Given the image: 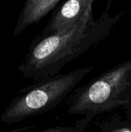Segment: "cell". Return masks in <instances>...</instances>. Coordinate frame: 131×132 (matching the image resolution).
<instances>
[{
  "mask_svg": "<svg viewBox=\"0 0 131 132\" xmlns=\"http://www.w3.org/2000/svg\"><path fill=\"white\" fill-rule=\"evenodd\" d=\"M118 19L119 15L104 12L94 20L90 11L66 30L36 36L19 67L21 76L35 81L59 74L67 63L104 39Z\"/></svg>",
  "mask_w": 131,
  "mask_h": 132,
  "instance_id": "obj_1",
  "label": "cell"
},
{
  "mask_svg": "<svg viewBox=\"0 0 131 132\" xmlns=\"http://www.w3.org/2000/svg\"><path fill=\"white\" fill-rule=\"evenodd\" d=\"M92 69L91 66L86 67L35 80L16 93L2 114L0 121L15 124L56 108Z\"/></svg>",
  "mask_w": 131,
  "mask_h": 132,
  "instance_id": "obj_2",
  "label": "cell"
},
{
  "mask_svg": "<svg viewBox=\"0 0 131 132\" xmlns=\"http://www.w3.org/2000/svg\"><path fill=\"white\" fill-rule=\"evenodd\" d=\"M131 104V60L77 88L71 95L67 111L91 121L99 114Z\"/></svg>",
  "mask_w": 131,
  "mask_h": 132,
  "instance_id": "obj_3",
  "label": "cell"
},
{
  "mask_svg": "<svg viewBox=\"0 0 131 132\" xmlns=\"http://www.w3.org/2000/svg\"><path fill=\"white\" fill-rule=\"evenodd\" d=\"M94 0H68L52 16L40 34L46 36L68 29L80 22L84 15L92 11Z\"/></svg>",
  "mask_w": 131,
  "mask_h": 132,
  "instance_id": "obj_4",
  "label": "cell"
},
{
  "mask_svg": "<svg viewBox=\"0 0 131 132\" xmlns=\"http://www.w3.org/2000/svg\"><path fill=\"white\" fill-rule=\"evenodd\" d=\"M59 1L26 0L14 29V36L17 37L29 26L42 19L56 5Z\"/></svg>",
  "mask_w": 131,
  "mask_h": 132,
  "instance_id": "obj_5",
  "label": "cell"
},
{
  "mask_svg": "<svg viewBox=\"0 0 131 132\" xmlns=\"http://www.w3.org/2000/svg\"><path fill=\"white\" fill-rule=\"evenodd\" d=\"M91 122V120L86 117L84 116L82 119L77 121L75 125H66V126H54L51 128H46L44 130L39 131L36 132H84L86 127L89 125V124ZM34 126H29V127H23L19 128H15L12 131H8L6 132H22L23 131L29 130Z\"/></svg>",
  "mask_w": 131,
  "mask_h": 132,
  "instance_id": "obj_6",
  "label": "cell"
},
{
  "mask_svg": "<svg viewBox=\"0 0 131 132\" xmlns=\"http://www.w3.org/2000/svg\"><path fill=\"white\" fill-rule=\"evenodd\" d=\"M100 132H131V122L120 116H113L99 124Z\"/></svg>",
  "mask_w": 131,
  "mask_h": 132,
  "instance_id": "obj_7",
  "label": "cell"
},
{
  "mask_svg": "<svg viewBox=\"0 0 131 132\" xmlns=\"http://www.w3.org/2000/svg\"><path fill=\"white\" fill-rule=\"evenodd\" d=\"M124 113L126 116V119L131 122V104L124 107Z\"/></svg>",
  "mask_w": 131,
  "mask_h": 132,
  "instance_id": "obj_8",
  "label": "cell"
}]
</instances>
